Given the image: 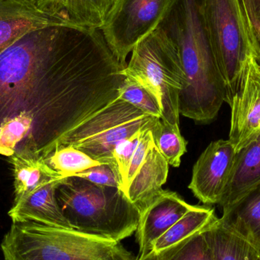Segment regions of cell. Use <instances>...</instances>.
<instances>
[{"label": "cell", "mask_w": 260, "mask_h": 260, "mask_svg": "<svg viewBox=\"0 0 260 260\" xmlns=\"http://www.w3.org/2000/svg\"><path fill=\"white\" fill-rule=\"evenodd\" d=\"M123 74L154 96L160 120L180 130L179 95L185 77L177 46L163 29L157 27L134 47Z\"/></svg>", "instance_id": "5b68a950"}, {"label": "cell", "mask_w": 260, "mask_h": 260, "mask_svg": "<svg viewBox=\"0 0 260 260\" xmlns=\"http://www.w3.org/2000/svg\"><path fill=\"white\" fill-rule=\"evenodd\" d=\"M4 260H135L119 241L75 229L13 223L1 243Z\"/></svg>", "instance_id": "277c9868"}, {"label": "cell", "mask_w": 260, "mask_h": 260, "mask_svg": "<svg viewBox=\"0 0 260 260\" xmlns=\"http://www.w3.org/2000/svg\"><path fill=\"white\" fill-rule=\"evenodd\" d=\"M59 24L101 30L117 0H30Z\"/></svg>", "instance_id": "7c38bea8"}, {"label": "cell", "mask_w": 260, "mask_h": 260, "mask_svg": "<svg viewBox=\"0 0 260 260\" xmlns=\"http://www.w3.org/2000/svg\"><path fill=\"white\" fill-rule=\"evenodd\" d=\"M8 161L13 169V203H18L50 182L63 178L52 169L43 157L33 153H14L8 157Z\"/></svg>", "instance_id": "e0dca14e"}, {"label": "cell", "mask_w": 260, "mask_h": 260, "mask_svg": "<svg viewBox=\"0 0 260 260\" xmlns=\"http://www.w3.org/2000/svg\"><path fill=\"white\" fill-rule=\"evenodd\" d=\"M61 180L50 182L13 203L8 212L12 222L33 221L51 227L73 229L56 198V189Z\"/></svg>", "instance_id": "4fadbf2b"}, {"label": "cell", "mask_w": 260, "mask_h": 260, "mask_svg": "<svg viewBox=\"0 0 260 260\" xmlns=\"http://www.w3.org/2000/svg\"><path fill=\"white\" fill-rule=\"evenodd\" d=\"M211 47L230 105L253 49V24L243 0H202Z\"/></svg>", "instance_id": "8992f818"}, {"label": "cell", "mask_w": 260, "mask_h": 260, "mask_svg": "<svg viewBox=\"0 0 260 260\" xmlns=\"http://www.w3.org/2000/svg\"><path fill=\"white\" fill-rule=\"evenodd\" d=\"M154 143L153 132L151 129H147L142 133L139 144L136 147V151L133 154V158L129 165V172H128L127 180H126V186H125L123 192L126 191V188L129 186L130 182L134 178L141 167L143 165L148 155V151L151 148V145Z\"/></svg>", "instance_id": "4316f807"}, {"label": "cell", "mask_w": 260, "mask_h": 260, "mask_svg": "<svg viewBox=\"0 0 260 260\" xmlns=\"http://www.w3.org/2000/svg\"><path fill=\"white\" fill-rule=\"evenodd\" d=\"M158 27L177 46L185 77L179 112L197 123L215 120L226 94L211 47L202 0H174Z\"/></svg>", "instance_id": "7a4b0ae2"}, {"label": "cell", "mask_w": 260, "mask_h": 260, "mask_svg": "<svg viewBox=\"0 0 260 260\" xmlns=\"http://www.w3.org/2000/svg\"><path fill=\"white\" fill-rule=\"evenodd\" d=\"M236 153L229 139L211 142L202 153L194 165L189 185L200 202L219 204L230 180Z\"/></svg>", "instance_id": "30bf717a"}, {"label": "cell", "mask_w": 260, "mask_h": 260, "mask_svg": "<svg viewBox=\"0 0 260 260\" xmlns=\"http://www.w3.org/2000/svg\"><path fill=\"white\" fill-rule=\"evenodd\" d=\"M216 218L214 209L194 206L172 227L157 238L152 245L151 251H160L168 248L197 232H200Z\"/></svg>", "instance_id": "ffe728a7"}, {"label": "cell", "mask_w": 260, "mask_h": 260, "mask_svg": "<svg viewBox=\"0 0 260 260\" xmlns=\"http://www.w3.org/2000/svg\"><path fill=\"white\" fill-rule=\"evenodd\" d=\"M251 21L260 24V0H243Z\"/></svg>", "instance_id": "83f0119b"}, {"label": "cell", "mask_w": 260, "mask_h": 260, "mask_svg": "<svg viewBox=\"0 0 260 260\" xmlns=\"http://www.w3.org/2000/svg\"><path fill=\"white\" fill-rule=\"evenodd\" d=\"M147 130V129H145ZM145 130L138 132L131 137L120 142L114 151V158L117 166V175L120 183V189L124 190L127 180L129 165L133 154L140 140L142 133Z\"/></svg>", "instance_id": "d4e9b609"}, {"label": "cell", "mask_w": 260, "mask_h": 260, "mask_svg": "<svg viewBox=\"0 0 260 260\" xmlns=\"http://www.w3.org/2000/svg\"><path fill=\"white\" fill-rule=\"evenodd\" d=\"M169 165L155 143L151 145L146 159L124 192L130 202L142 213L164 190Z\"/></svg>", "instance_id": "9a60e30c"}, {"label": "cell", "mask_w": 260, "mask_h": 260, "mask_svg": "<svg viewBox=\"0 0 260 260\" xmlns=\"http://www.w3.org/2000/svg\"><path fill=\"white\" fill-rule=\"evenodd\" d=\"M257 260H260V253H259V256H258V259H257Z\"/></svg>", "instance_id": "f546056e"}, {"label": "cell", "mask_w": 260, "mask_h": 260, "mask_svg": "<svg viewBox=\"0 0 260 260\" xmlns=\"http://www.w3.org/2000/svg\"><path fill=\"white\" fill-rule=\"evenodd\" d=\"M260 183V137L237 151L227 189L219 205L230 206Z\"/></svg>", "instance_id": "ac0fdd59"}, {"label": "cell", "mask_w": 260, "mask_h": 260, "mask_svg": "<svg viewBox=\"0 0 260 260\" xmlns=\"http://www.w3.org/2000/svg\"><path fill=\"white\" fill-rule=\"evenodd\" d=\"M56 198L73 229L82 233L120 242L137 230L140 214L120 188L66 177Z\"/></svg>", "instance_id": "3957f363"}, {"label": "cell", "mask_w": 260, "mask_h": 260, "mask_svg": "<svg viewBox=\"0 0 260 260\" xmlns=\"http://www.w3.org/2000/svg\"><path fill=\"white\" fill-rule=\"evenodd\" d=\"M205 236L215 260H257L260 251L230 232L215 218L204 228Z\"/></svg>", "instance_id": "d6986e66"}, {"label": "cell", "mask_w": 260, "mask_h": 260, "mask_svg": "<svg viewBox=\"0 0 260 260\" xmlns=\"http://www.w3.org/2000/svg\"><path fill=\"white\" fill-rule=\"evenodd\" d=\"M229 140L236 151L260 137V66L253 50L247 56L230 105Z\"/></svg>", "instance_id": "9c48e42d"}, {"label": "cell", "mask_w": 260, "mask_h": 260, "mask_svg": "<svg viewBox=\"0 0 260 260\" xmlns=\"http://www.w3.org/2000/svg\"><path fill=\"white\" fill-rule=\"evenodd\" d=\"M119 99L153 117H161V111L154 96L137 82L126 78L120 87Z\"/></svg>", "instance_id": "cb8c5ba5"}, {"label": "cell", "mask_w": 260, "mask_h": 260, "mask_svg": "<svg viewBox=\"0 0 260 260\" xmlns=\"http://www.w3.org/2000/svg\"><path fill=\"white\" fill-rule=\"evenodd\" d=\"M220 222L260 251V183L223 209Z\"/></svg>", "instance_id": "2e32d148"}, {"label": "cell", "mask_w": 260, "mask_h": 260, "mask_svg": "<svg viewBox=\"0 0 260 260\" xmlns=\"http://www.w3.org/2000/svg\"><path fill=\"white\" fill-rule=\"evenodd\" d=\"M174 1L117 0L101 30L123 65L134 47L158 27Z\"/></svg>", "instance_id": "ba28073f"}, {"label": "cell", "mask_w": 260, "mask_h": 260, "mask_svg": "<svg viewBox=\"0 0 260 260\" xmlns=\"http://www.w3.org/2000/svg\"><path fill=\"white\" fill-rule=\"evenodd\" d=\"M253 24V54L260 66V24L256 21H252Z\"/></svg>", "instance_id": "f1b7e54d"}, {"label": "cell", "mask_w": 260, "mask_h": 260, "mask_svg": "<svg viewBox=\"0 0 260 260\" xmlns=\"http://www.w3.org/2000/svg\"><path fill=\"white\" fill-rule=\"evenodd\" d=\"M193 207L176 192L162 191L140 214L136 230L139 257L150 253L154 241Z\"/></svg>", "instance_id": "8fae6325"}, {"label": "cell", "mask_w": 260, "mask_h": 260, "mask_svg": "<svg viewBox=\"0 0 260 260\" xmlns=\"http://www.w3.org/2000/svg\"><path fill=\"white\" fill-rule=\"evenodd\" d=\"M74 177L85 179L98 186H111L120 189V183L115 170L109 165L102 164L76 174Z\"/></svg>", "instance_id": "484cf974"}, {"label": "cell", "mask_w": 260, "mask_h": 260, "mask_svg": "<svg viewBox=\"0 0 260 260\" xmlns=\"http://www.w3.org/2000/svg\"><path fill=\"white\" fill-rule=\"evenodd\" d=\"M160 120L117 98L68 132L54 147L77 148L100 163L111 165L117 174L114 158L116 146L142 130L151 129L154 133Z\"/></svg>", "instance_id": "52a82bcc"}, {"label": "cell", "mask_w": 260, "mask_h": 260, "mask_svg": "<svg viewBox=\"0 0 260 260\" xmlns=\"http://www.w3.org/2000/svg\"><path fill=\"white\" fill-rule=\"evenodd\" d=\"M135 260H215L205 236L204 229L160 251H151Z\"/></svg>", "instance_id": "44dd1931"}, {"label": "cell", "mask_w": 260, "mask_h": 260, "mask_svg": "<svg viewBox=\"0 0 260 260\" xmlns=\"http://www.w3.org/2000/svg\"><path fill=\"white\" fill-rule=\"evenodd\" d=\"M43 159L63 178L74 177L79 173L102 165L88 154L70 145L55 146Z\"/></svg>", "instance_id": "7402d4cb"}, {"label": "cell", "mask_w": 260, "mask_h": 260, "mask_svg": "<svg viewBox=\"0 0 260 260\" xmlns=\"http://www.w3.org/2000/svg\"><path fill=\"white\" fill-rule=\"evenodd\" d=\"M123 65L102 30L53 24L0 53V157H43L73 128L114 102Z\"/></svg>", "instance_id": "6da1fadb"}, {"label": "cell", "mask_w": 260, "mask_h": 260, "mask_svg": "<svg viewBox=\"0 0 260 260\" xmlns=\"http://www.w3.org/2000/svg\"><path fill=\"white\" fill-rule=\"evenodd\" d=\"M153 136L156 146L168 165L174 168L180 167L182 156L186 152L187 145L180 130L160 120Z\"/></svg>", "instance_id": "603a6c76"}, {"label": "cell", "mask_w": 260, "mask_h": 260, "mask_svg": "<svg viewBox=\"0 0 260 260\" xmlns=\"http://www.w3.org/2000/svg\"><path fill=\"white\" fill-rule=\"evenodd\" d=\"M53 24L30 0H0V53L30 30Z\"/></svg>", "instance_id": "5bb4252c"}]
</instances>
